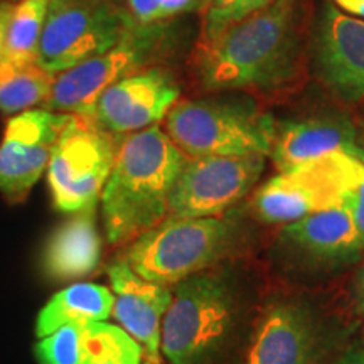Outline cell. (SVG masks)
<instances>
[{
    "mask_svg": "<svg viewBox=\"0 0 364 364\" xmlns=\"http://www.w3.org/2000/svg\"><path fill=\"white\" fill-rule=\"evenodd\" d=\"M299 0H272L209 41H199L194 70L208 91L279 90L302 66Z\"/></svg>",
    "mask_w": 364,
    "mask_h": 364,
    "instance_id": "1",
    "label": "cell"
},
{
    "mask_svg": "<svg viewBox=\"0 0 364 364\" xmlns=\"http://www.w3.org/2000/svg\"><path fill=\"white\" fill-rule=\"evenodd\" d=\"M188 156L161 125L125 135L102 191V221L112 247L127 245L169 216L172 189Z\"/></svg>",
    "mask_w": 364,
    "mask_h": 364,
    "instance_id": "2",
    "label": "cell"
},
{
    "mask_svg": "<svg viewBox=\"0 0 364 364\" xmlns=\"http://www.w3.org/2000/svg\"><path fill=\"white\" fill-rule=\"evenodd\" d=\"M275 127L253 100L241 97L182 100L164 118V132L191 159L270 156Z\"/></svg>",
    "mask_w": 364,
    "mask_h": 364,
    "instance_id": "3",
    "label": "cell"
},
{
    "mask_svg": "<svg viewBox=\"0 0 364 364\" xmlns=\"http://www.w3.org/2000/svg\"><path fill=\"white\" fill-rule=\"evenodd\" d=\"M230 284L213 273H196L176 285L162 321L161 351L171 364H209L236 324Z\"/></svg>",
    "mask_w": 364,
    "mask_h": 364,
    "instance_id": "4",
    "label": "cell"
},
{
    "mask_svg": "<svg viewBox=\"0 0 364 364\" xmlns=\"http://www.w3.org/2000/svg\"><path fill=\"white\" fill-rule=\"evenodd\" d=\"M233 225L225 218H166L132 241L125 260L154 284L177 285L211 267L230 250Z\"/></svg>",
    "mask_w": 364,
    "mask_h": 364,
    "instance_id": "5",
    "label": "cell"
},
{
    "mask_svg": "<svg viewBox=\"0 0 364 364\" xmlns=\"http://www.w3.org/2000/svg\"><path fill=\"white\" fill-rule=\"evenodd\" d=\"M136 26L118 0H49L38 65L53 75L108 51Z\"/></svg>",
    "mask_w": 364,
    "mask_h": 364,
    "instance_id": "6",
    "label": "cell"
},
{
    "mask_svg": "<svg viewBox=\"0 0 364 364\" xmlns=\"http://www.w3.org/2000/svg\"><path fill=\"white\" fill-rule=\"evenodd\" d=\"M122 139L98 127L91 117L70 113L46 171L58 211L75 215L97 208Z\"/></svg>",
    "mask_w": 364,
    "mask_h": 364,
    "instance_id": "7",
    "label": "cell"
},
{
    "mask_svg": "<svg viewBox=\"0 0 364 364\" xmlns=\"http://www.w3.org/2000/svg\"><path fill=\"white\" fill-rule=\"evenodd\" d=\"M166 41V22L136 24L108 51L56 75L51 93L41 108L90 117L100 95L117 81L150 68L161 56Z\"/></svg>",
    "mask_w": 364,
    "mask_h": 364,
    "instance_id": "8",
    "label": "cell"
},
{
    "mask_svg": "<svg viewBox=\"0 0 364 364\" xmlns=\"http://www.w3.org/2000/svg\"><path fill=\"white\" fill-rule=\"evenodd\" d=\"M354 157L332 152L294 171L279 172L253 193L255 216L270 225H289L314 213L341 208Z\"/></svg>",
    "mask_w": 364,
    "mask_h": 364,
    "instance_id": "9",
    "label": "cell"
},
{
    "mask_svg": "<svg viewBox=\"0 0 364 364\" xmlns=\"http://www.w3.org/2000/svg\"><path fill=\"white\" fill-rule=\"evenodd\" d=\"M267 156L188 157L172 189L167 218H220L255 188Z\"/></svg>",
    "mask_w": 364,
    "mask_h": 364,
    "instance_id": "10",
    "label": "cell"
},
{
    "mask_svg": "<svg viewBox=\"0 0 364 364\" xmlns=\"http://www.w3.org/2000/svg\"><path fill=\"white\" fill-rule=\"evenodd\" d=\"M70 113L33 108L7 120L0 142V194L22 203L46 174L53 149Z\"/></svg>",
    "mask_w": 364,
    "mask_h": 364,
    "instance_id": "11",
    "label": "cell"
},
{
    "mask_svg": "<svg viewBox=\"0 0 364 364\" xmlns=\"http://www.w3.org/2000/svg\"><path fill=\"white\" fill-rule=\"evenodd\" d=\"M179 97L174 75L166 68L150 66L105 90L90 117L103 130L125 136L161 124Z\"/></svg>",
    "mask_w": 364,
    "mask_h": 364,
    "instance_id": "12",
    "label": "cell"
},
{
    "mask_svg": "<svg viewBox=\"0 0 364 364\" xmlns=\"http://www.w3.org/2000/svg\"><path fill=\"white\" fill-rule=\"evenodd\" d=\"M314 56L327 88L346 102H364V19L326 2L318 19Z\"/></svg>",
    "mask_w": 364,
    "mask_h": 364,
    "instance_id": "13",
    "label": "cell"
},
{
    "mask_svg": "<svg viewBox=\"0 0 364 364\" xmlns=\"http://www.w3.org/2000/svg\"><path fill=\"white\" fill-rule=\"evenodd\" d=\"M108 279L115 297L117 322L142 346L145 361L161 364L162 321L174 292L167 285L142 279L125 258L108 265Z\"/></svg>",
    "mask_w": 364,
    "mask_h": 364,
    "instance_id": "14",
    "label": "cell"
},
{
    "mask_svg": "<svg viewBox=\"0 0 364 364\" xmlns=\"http://www.w3.org/2000/svg\"><path fill=\"white\" fill-rule=\"evenodd\" d=\"M332 152L351 154L363 161L356 127L343 113H317L275 127L270 156L279 172L294 171Z\"/></svg>",
    "mask_w": 364,
    "mask_h": 364,
    "instance_id": "15",
    "label": "cell"
},
{
    "mask_svg": "<svg viewBox=\"0 0 364 364\" xmlns=\"http://www.w3.org/2000/svg\"><path fill=\"white\" fill-rule=\"evenodd\" d=\"M102 240L97 230V208L71 215L49 236L43 252V270L58 282L78 280L97 270Z\"/></svg>",
    "mask_w": 364,
    "mask_h": 364,
    "instance_id": "16",
    "label": "cell"
},
{
    "mask_svg": "<svg viewBox=\"0 0 364 364\" xmlns=\"http://www.w3.org/2000/svg\"><path fill=\"white\" fill-rule=\"evenodd\" d=\"M312 358L314 336L306 314L280 306L257 329L247 364H312Z\"/></svg>",
    "mask_w": 364,
    "mask_h": 364,
    "instance_id": "17",
    "label": "cell"
},
{
    "mask_svg": "<svg viewBox=\"0 0 364 364\" xmlns=\"http://www.w3.org/2000/svg\"><path fill=\"white\" fill-rule=\"evenodd\" d=\"M280 238L289 247L311 257L353 258L364 252V243L358 233L351 215L343 208L326 209L289 223Z\"/></svg>",
    "mask_w": 364,
    "mask_h": 364,
    "instance_id": "18",
    "label": "cell"
},
{
    "mask_svg": "<svg viewBox=\"0 0 364 364\" xmlns=\"http://www.w3.org/2000/svg\"><path fill=\"white\" fill-rule=\"evenodd\" d=\"M115 297L107 287L98 284H75L59 290L41 309L36 321V336L46 338L54 331L71 324L105 322L113 314Z\"/></svg>",
    "mask_w": 364,
    "mask_h": 364,
    "instance_id": "19",
    "label": "cell"
},
{
    "mask_svg": "<svg viewBox=\"0 0 364 364\" xmlns=\"http://www.w3.org/2000/svg\"><path fill=\"white\" fill-rule=\"evenodd\" d=\"M56 75L39 65L16 66L0 61V113L17 115L43 107Z\"/></svg>",
    "mask_w": 364,
    "mask_h": 364,
    "instance_id": "20",
    "label": "cell"
},
{
    "mask_svg": "<svg viewBox=\"0 0 364 364\" xmlns=\"http://www.w3.org/2000/svg\"><path fill=\"white\" fill-rule=\"evenodd\" d=\"M49 0H17L9 21L0 61L16 66L38 65L39 41Z\"/></svg>",
    "mask_w": 364,
    "mask_h": 364,
    "instance_id": "21",
    "label": "cell"
},
{
    "mask_svg": "<svg viewBox=\"0 0 364 364\" xmlns=\"http://www.w3.org/2000/svg\"><path fill=\"white\" fill-rule=\"evenodd\" d=\"M144 349L122 327L93 322L90 324L88 364H142Z\"/></svg>",
    "mask_w": 364,
    "mask_h": 364,
    "instance_id": "22",
    "label": "cell"
},
{
    "mask_svg": "<svg viewBox=\"0 0 364 364\" xmlns=\"http://www.w3.org/2000/svg\"><path fill=\"white\" fill-rule=\"evenodd\" d=\"M36 354L41 364H88L90 324L65 326L41 338Z\"/></svg>",
    "mask_w": 364,
    "mask_h": 364,
    "instance_id": "23",
    "label": "cell"
},
{
    "mask_svg": "<svg viewBox=\"0 0 364 364\" xmlns=\"http://www.w3.org/2000/svg\"><path fill=\"white\" fill-rule=\"evenodd\" d=\"M272 0H204L201 41H209L245 17L267 7Z\"/></svg>",
    "mask_w": 364,
    "mask_h": 364,
    "instance_id": "24",
    "label": "cell"
},
{
    "mask_svg": "<svg viewBox=\"0 0 364 364\" xmlns=\"http://www.w3.org/2000/svg\"><path fill=\"white\" fill-rule=\"evenodd\" d=\"M136 24L167 22L181 14L203 6L204 0H124Z\"/></svg>",
    "mask_w": 364,
    "mask_h": 364,
    "instance_id": "25",
    "label": "cell"
},
{
    "mask_svg": "<svg viewBox=\"0 0 364 364\" xmlns=\"http://www.w3.org/2000/svg\"><path fill=\"white\" fill-rule=\"evenodd\" d=\"M341 208L351 215L364 243V162L359 157L353 159L348 181L344 184Z\"/></svg>",
    "mask_w": 364,
    "mask_h": 364,
    "instance_id": "26",
    "label": "cell"
},
{
    "mask_svg": "<svg viewBox=\"0 0 364 364\" xmlns=\"http://www.w3.org/2000/svg\"><path fill=\"white\" fill-rule=\"evenodd\" d=\"M12 9H14L12 0H0V59H2L4 44H6L7 27H9V21H11Z\"/></svg>",
    "mask_w": 364,
    "mask_h": 364,
    "instance_id": "27",
    "label": "cell"
},
{
    "mask_svg": "<svg viewBox=\"0 0 364 364\" xmlns=\"http://www.w3.org/2000/svg\"><path fill=\"white\" fill-rule=\"evenodd\" d=\"M334 4L348 12L349 16L364 19V0H334Z\"/></svg>",
    "mask_w": 364,
    "mask_h": 364,
    "instance_id": "28",
    "label": "cell"
},
{
    "mask_svg": "<svg viewBox=\"0 0 364 364\" xmlns=\"http://www.w3.org/2000/svg\"><path fill=\"white\" fill-rule=\"evenodd\" d=\"M338 364H364V348L349 351Z\"/></svg>",
    "mask_w": 364,
    "mask_h": 364,
    "instance_id": "29",
    "label": "cell"
},
{
    "mask_svg": "<svg viewBox=\"0 0 364 364\" xmlns=\"http://www.w3.org/2000/svg\"><path fill=\"white\" fill-rule=\"evenodd\" d=\"M359 309H361V312H364V272L361 282H359Z\"/></svg>",
    "mask_w": 364,
    "mask_h": 364,
    "instance_id": "30",
    "label": "cell"
},
{
    "mask_svg": "<svg viewBox=\"0 0 364 364\" xmlns=\"http://www.w3.org/2000/svg\"><path fill=\"white\" fill-rule=\"evenodd\" d=\"M358 147H359V152H361V157L364 162V129L361 132H358Z\"/></svg>",
    "mask_w": 364,
    "mask_h": 364,
    "instance_id": "31",
    "label": "cell"
},
{
    "mask_svg": "<svg viewBox=\"0 0 364 364\" xmlns=\"http://www.w3.org/2000/svg\"><path fill=\"white\" fill-rule=\"evenodd\" d=\"M144 364H150V363H147V361H145V363H144Z\"/></svg>",
    "mask_w": 364,
    "mask_h": 364,
    "instance_id": "32",
    "label": "cell"
},
{
    "mask_svg": "<svg viewBox=\"0 0 364 364\" xmlns=\"http://www.w3.org/2000/svg\"><path fill=\"white\" fill-rule=\"evenodd\" d=\"M12 2H17V0H12Z\"/></svg>",
    "mask_w": 364,
    "mask_h": 364,
    "instance_id": "33",
    "label": "cell"
},
{
    "mask_svg": "<svg viewBox=\"0 0 364 364\" xmlns=\"http://www.w3.org/2000/svg\"><path fill=\"white\" fill-rule=\"evenodd\" d=\"M118 2H120V0H118ZM122 2H124V0H122Z\"/></svg>",
    "mask_w": 364,
    "mask_h": 364,
    "instance_id": "34",
    "label": "cell"
}]
</instances>
